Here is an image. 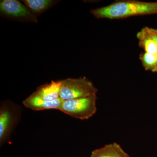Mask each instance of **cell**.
I'll list each match as a JSON object with an SVG mask.
<instances>
[{
    "label": "cell",
    "mask_w": 157,
    "mask_h": 157,
    "mask_svg": "<svg viewBox=\"0 0 157 157\" xmlns=\"http://www.w3.org/2000/svg\"><path fill=\"white\" fill-rule=\"evenodd\" d=\"M139 46L145 52L157 56V47L154 41L152 39L145 29L143 28L137 34Z\"/></svg>",
    "instance_id": "30bf717a"
},
{
    "label": "cell",
    "mask_w": 157,
    "mask_h": 157,
    "mask_svg": "<svg viewBox=\"0 0 157 157\" xmlns=\"http://www.w3.org/2000/svg\"><path fill=\"white\" fill-rule=\"evenodd\" d=\"M25 4L32 13L37 16L47 11L57 3V1L53 0H24Z\"/></svg>",
    "instance_id": "9c48e42d"
},
{
    "label": "cell",
    "mask_w": 157,
    "mask_h": 157,
    "mask_svg": "<svg viewBox=\"0 0 157 157\" xmlns=\"http://www.w3.org/2000/svg\"><path fill=\"white\" fill-rule=\"evenodd\" d=\"M61 80L52 81L37 88L32 94L33 96L45 101H53L60 98Z\"/></svg>",
    "instance_id": "8992f818"
},
{
    "label": "cell",
    "mask_w": 157,
    "mask_h": 157,
    "mask_svg": "<svg viewBox=\"0 0 157 157\" xmlns=\"http://www.w3.org/2000/svg\"><path fill=\"white\" fill-rule=\"evenodd\" d=\"M98 89L85 77L67 78L61 80L60 98L63 101L97 95Z\"/></svg>",
    "instance_id": "7a4b0ae2"
},
{
    "label": "cell",
    "mask_w": 157,
    "mask_h": 157,
    "mask_svg": "<svg viewBox=\"0 0 157 157\" xmlns=\"http://www.w3.org/2000/svg\"><path fill=\"white\" fill-rule=\"evenodd\" d=\"M90 157H130L116 142L109 144L92 152Z\"/></svg>",
    "instance_id": "ba28073f"
},
{
    "label": "cell",
    "mask_w": 157,
    "mask_h": 157,
    "mask_svg": "<svg viewBox=\"0 0 157 157\" xmlns=\"http://www.w3.org/2000/svg\"><path fill=\"white\" fill-rule=\"evenodd\" d=\"M145 29L152 39L154 41L157 47V29L145 27Z\"/></svg>",
    "instance_id": "7c38bea8"
},
{
    "label": "cell",
    "mask_w": 157,
    "mask_h": 157,
    "mask_svg": "<svg viewBox=\"0 0 157 157\" xmlns=\"http://www.w3.org/2000/svg\"><path fill=\"white\" fill-rule=\"evenodd\" d=\"M90 13L97 18L109 19L157 14V2L118 1L108 6L92 9Z\"/></svg>",
    "instance_id": "6da1fadb"
},
{
    "label": "cell",
    "mask_w": 157,
    "mask_h": 157,
    "mask_svg": "<svg viewBox=\"0 0 157 157\" xmlns=\"http://www.w3.org/2000/svg\"><path fill=\"white\" fill-rule=\"evenodd\" d=\"M9 104H2L0 109V143H5L9 138L15 121L14 111Z\"/></svg>",
    "instance_id": "5b68a950"
},
{
    "label": "cell",
    "mask_w": 157,
    "mask_h": 157,
    "mask_svg": "<svg viewBox=\"0 0 157 157\" xmlns=\"http://www.w3.org/2000/svg\"><path fill=\"white\" fill-rule=\"evenodd\" d=\"M140 59L145 70L157 72V56L144 52L140 54Z\"/></svg>",
    "instance_id": "8fae6325"
},
{
    "label": "cell",
    "mask_w": 157,
    "mask_h": 157,
    "mask_svg": "<svg viewBox=\"0 0 157 157\" xmlns=\"http://www.w3.org/2000/svg\"><path fill=\"white\" fill-rule=\"evenodd\" d=\"M97 95L72 100L63 101L59 110L72 117L85 120L95 114L97 111Z\"/></svg>",
    "instance_id": "3957f363"
},
{
    "label": "cell",
    "mask_w": 157,
    "mask_h": 157,
    "mask_svg": "<svg viewBox=\"0 0 157 157\" xmlns=\"http://www.w3.org/2000/svg\"><path fill=\"white\" fill-rule=\"evenodd\" d=\"M2 16L22 22H38L37 16L26 6L17 0H2L0 2Z\"/></svg>",
    "instance_id": "277c9868"
},
{
    "label": "cell",
    "mask_w": 157,
    "mask_h": 157,
    "mask_svg": "<svg viewBox=\"0 0 157 157\" xmlns=\"http://www.w3.org/2000/svg\"><path fill=\"white\" fill-rule=\"evenodd\" d=\"M63 101L60 98L56 101L48 102L40 100L31 94L23 101V104L29 109L41 111L49 109H59Z\"/></svg>",
    "instance_id": "52a82bcc"
}]
</instances>
